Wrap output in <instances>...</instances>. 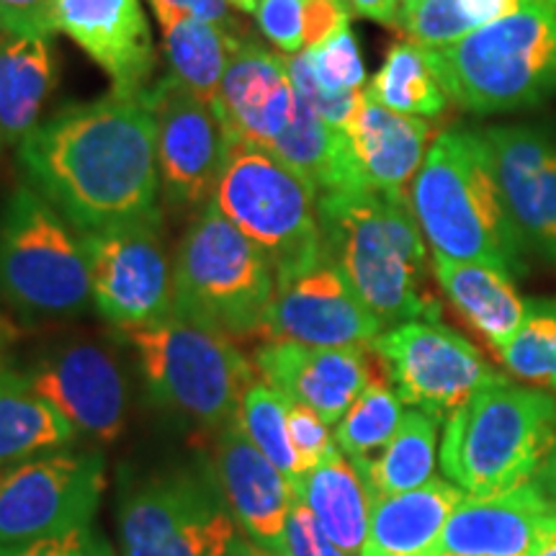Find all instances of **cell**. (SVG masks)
Instances as JSON below:
<instances>
[{"instance_id": "obj_1", "label": "cell", "mask_w": 556, "mask_h": 556, "mask_svg": "<svg viewBox=\"0 0 556 556\" xmlns=\"http://www.w3.org/2000/svg\"><path fill=\"white\" fill-rule=\"evenodd\" d=\"M18 160L34 191L78 232L160 217L155 122L144 93L58 111L18 144Z\"/></svg>"}, {"instance_id": "obj_2", "label": "cell", "mask_w": 556, "mask_h": 556, "mask_svg": "<svg viewBox=\"0 0 556 556\" xmlns=\"http://www.w3.org/2000/svg\"><path fill=\"white\" fill-rule=\"evenodd\" d=\"M328 261L384 328L407 319H438L428 291L426 238L402 199L368 189L317 197Z\"/></svg>"}, {"instance_id": "obj_3", "label": "cell", "mask_w": 556, "mask_h": 556, "mask_svg": "<svg viewBox=\"0 0 556 556\" xmlns=\"http://www.w3.org/2000/svg\"><path fill=\"white\" fill-rule=\"evenodd\" d=\"M407 204L433 255L482 263L505 276L520 270L523 240L505 208L482 131H441L409 184Z\"/></svg>"}, {"instance_id": "obj_4", "label": "cell", "mask_w": 556, "mask_h": 556, "mask_svg": "<svg viewBox=\"0 0 556 556\" xmlns=\"http://www.w3.org/2000/svg\"><path fill=\"white\" fill-rule=\"evenodd\" d=\"M554 448V397L500 379L448 415L441 469L469 497H490L531 482Z\"/></svg>"}, {"instance_id": "obj_5", "label": "cell", "mask_w": 556, "mask_h": 556, "mask_svg": "<svg viewBox=\"0 0 556 556\" xmlns=\"http://www.w3.org/2000/svg\"><path fill=\"white\" fill-rule=\"evenodd\" d=\"M428 58L462 109L503 114L536 106L556 93V5L526 0L456 45L428 50Z\"/></svg>"}, {"instance_id": "obj_6", "label": "cell", "mask_w": 556, "mask_h": 556, "mask_svg": "<svg viewBox=\"0 0 556 556\" xmlns=\"http://www.w3.org/2000/svg\"><path fill=\"white\" fill-rule=\"evenodd\" d=\"M274 294L268 255L217 206L201 208L173 258L170 315L245 338L263 332Z\"/></svg>"}, {"instance_id": "obj_7", "label": "cell", "mask_w": 556, "mask_h": 556, "mask_svg": "<svg viewBox=\"0 0 556 556\" xmlns=\"http://www.w3.org/2000/svg\"><path fill=\"white\" fill-rule=\"evenodd\" d=\"M212 206L268 255L276 283L325 261L315 189L266 148L229 144Z\"/></svg>"}, {"instance_id": "obj_8", "label": "cell", "mask_w": 556, "mask_h": 556, "mask_svg": "<svg viewBox=\"0 0 556 556\" xmlns=\"http://www.w3.org/2000/svg\"><path fill=\"white\" fill-rule=\"evenodd\" d=\"M119 332L135 348L152 400L204 426L225 428L238 417L255 374L232 338L176 315Z\"/></svg>"}, {"instance_id": "obj_9", "label": "cell", "mask_w": 556, "mask_h": 556, "mask_svg": "<svg viewBox=\"0 0 556 556\" xmlns=\"http://www.w3.org/2000/svg\"><path fill=\"white\" fill-rule=\"evenodd\" d=\"M0 294L26 317L80 315L93 302L83 235L26 186L0 217Z\"/></svg>"}, {"instance_id": "obj_10", "label": "cell", "mask_w": 556, "mask_h": 556, "mask_svg": "<svg viewBox=\"0 0 556 556\" xmlns=\"http://www.w3.org/2000/svg\"><path fill=\"white\" fill-rule=\"evenodd\" d=\"M238 536V520L208 469L152 477L122 505V556H227Z\"/></svg>"}, {"instance_id": "obj_11", "label": "cell", "mask_w": 556, "mask_h": 556, "mask_svg": "<svg viewBox=\"0 0 556 556\" xmlns=\"http://www.w3.org/2000/svg\"><path fill=\"white\" fill-rule=\"evenodd\" d=\"M99 454H45L0 471V548L93 523L106 475Z\"/></svg>"}, {"instance_id": "obj_12", "label": "cell", "mask_w": 556, "mask_h": 556, "mask_svg": "<svg viewBox=\"0 0 556 556\" xmlns=\"http://www.w3.org/2000/svg\"><path fill=\"white\" fill-rule=\"evenodd\" d=\"M394 392L405 405L443 417L475 397L479 389L505 379L482 353L438 319H407L374 340Z\"/></svg>"}, {"instance_id": "obj_13", "label": "cell", "mask_w": 556, "mask_h": 556, "mask_svg": "<svg viewBox=\"0 0 556 556\" xmlns=\"http://www.w3.org/2000/svg\"><path fill=\"white\" fill-rule=\"evenodd\" d=\"M80 235L93 304L106 323L124 330L170 315L173 263L163 240V214Z\"/></svg>"}, {"instance_id": "obj_14", "label": "cell", "mask_w": 556, "mask_h": 556, "mask_svg": "<svg viewBox=\"0 0 556 556\" xmlns=\"http://www.w3.org/2000/svg\"><path fill=\"white\" fill-rule=\"evenodd\" d=\"M152 122L160 186L173 208L197 212L212 204L227 157V137L214 109L173 75L144 90Z\"/></svg>"}, {"instance_id": "obj_15", "label": "cell", "mask_w": 556, "mask_h": 556, "mask_svg": "<svg viewBox=\"0 0 556 556\" xmlns=\"http://www.w3.org/2000/svg\"><path fill=\"white\" fill-rule=\"evenodd\" d=\"M384 323L361 302L325 255L317 266L276 283L263 332L317 348H374Z\"/></svg>"}, {"instance_id": "obj_16", "label": "cell", "mask_w": 556, "mask_h": 556, "mask_svg": "<svg viewBox=\"0 0 556 556\" xmlns=\"http://www.w3.org/2000/svg\"><path fill=\"white\" fill-rule=\"evenodd\" d=\"M31 387L96 441H116L127 422V384L106 348L73 340L54 348L26 374Z\"/></svg>"}, {"instance_id": "obj_17", "label": "cell", "mask_w": 556, "mask_h": 556, "mask_svg": "<svg viewBox=\"0 0 556 556\" xmlns=\"http://www.w3.org/2000/svg\"><path fill=\"white\" fill-rule=\"evenodd\" d=\"M505 208L523 245L556 261V139L533 127L482 131Z\"/></svg>"}, {"instance_id": "obj_18", "label": "cell", "mask_w": 556, "mask_h": 556, "mask_svg": "<svg viewBox=\"0 0 556 556\" xmlns=\"http://www.w3.org/2000/svg\"><path fill=\"white\" fill-rule=\"evenodd\" d=\"M65 34L114 80V93L142 96L155 70V39L139 0H58Z\"/></svg>"}, {"instance_id": "obj_19", "label": "cell", "mask_w": 556, "mask_h": 556, "mask_svg": "<svg viewBox=\"0 0 556 556\" xmlns=\"http://www.w3.org/2000/svg\"><path fill=\"white\" fill-rule=\"evenodd\" d=\"M371 348H317L294 340H268L255 351V366L283 397L338 426L358 394L371 384Z\"/></svg>"}, {"instance_id": "obj_20", "label": "cell", "mask_w": 556, "mask_h": 556, "mask_svg": "<svg viewBox=\"0 0 556 556\" xmlns=\"http://www.w3.org/2000/svg\"><path fill=\"white\" fill-rule=\"evenodd\" d=\"M294 103L296 90L287 58L245 37L229 60L212 109L225 129L227 144L248 142L268 150L289 127Z\"/></svg>"}, {"instance_id": "obj_21", "label": "cell", "mask_w": 556, "mask_h": 556, "mask_svg": "<svg viewBox=\"0 0 556 556\" xmlns=\"http://www.w3.org/2000/svg\"><path fill=\"white\" fill-rule=\"evenodd\" d=\"M214 475L242 533L270 556H287V523L294 492L287 477L250 441L240 417L222 428Z\"/></svg>"}, {"instance_id": "obj_22", "label": "cell", "mask_w": 556, "mask_h": 556, "mask_svg": "<svg viewBox=\"0 0 556 556\" xmlns=\"http://www.w3.org/2000/svg\"><path fill=\"white\" fill-rule=\"evenodd\" d=\"M343 131L364 189L402 201H407L409 184L438 137L430 119L397 114L366 90Z\"/></svg>"}, {"instance_id": "obj_23", "label": "cell", "mask_w": 556, "mask_h": 556, "mask_svg": "<svg viewBox=\"0 0 556 556\" xmlns=\"http://www.w3.org/2000/svg\"><path fill=\"white\" fill-rule=\"evenodd\" d=\"M552 518L536 484L490 497H464L428 556H528Z\"/></svg>"}, {"instance_id": "obj_24", "label": "cell", "mask_w": 556, "mask_h": 556, "mask_svg": "<svg viewBox=\"0 0 556 556\" xmlns=\"http://www.w3.org/2000/svg\"><path fill=\"white\" fill-rule=\"evenodd\" d=\"M464 497L467 492L446 479H430L417 490L377 497L358 556H428Z\"/></svg>"}, {"instance_id": "obj_25", "label": "cell", "mask_w": 556, "mask_h": 556, "mask_svg": "<svg viewBox=\"0 0 556 556\" xmlns=\"http://www.w3.org/2000/svg\"><path fill=\"white\" fill-rule=\"evenodd\" d=\"M438 287L454 309L500 353L526 319L528 304L518 296L510 276L482 263L448 261L433 255Z\"/></svg>"}, {"instance_id": "obj_26", "label": "cell", "mask_w": 556, "mask_h": 556, "mask_svg": "<svg viewBox=\"0 0 556 556\" xmlns=\"http://www.w3.org/2000/svg\"><path fill=\"white\" fill-rule=\"evenodd\" d=\"M294 497L309 507V513L328 533V539L345 556H358L371 523V495L364 477L338 446L299 479Z\"/></svg>"}, {"instance_id": "obj_27", "label": "cell", "mask_w": 556, "mask_h": 556, "mask_svg": "<svg viewBox=\"0 0 556 556\" xmlns=\"http://www.w3.org/2000/svg\"><path fill=\"white\" fill-rule=\"evenodd\" d=\"M58 86V60L47 37L0 41V144H18L39 127L41 109Z\"/></svg>"}, {"instance_id": "obj_28", "label": "cell", "mask_w": 556, "mask_h": 556, "mask_svg": "<svg viewBox=\"0 0 556 556\" xmlns=\"http://www.w3.org/2000/svg\"><path fill=\"white\" fill-rule=\"evenodd\" d=\"M268 150L307 180L317 197L330 191L364 189L345 131L330 127L299 93L289 127Z\"/></svg>"}, {"instance_id": "obj_29", "label": "cell", "mask_w": 556, "mask_h": 556, "mask_svg": "<svg viewBox=\"0 0 556 556\" xmlns=\"http://www.w3.org/2000/svg\"><path fill=\"white\" fill-rule=\"evenodd\" d=\"M73 422L50 405L26 374L0 364V471L73 443Z\"/></svg>"}, {"instance_id": "obj_30", "label": "cell", "mask_w": 556, "mask_h": 556, "mask_svg": "<svg viewBox=\"0 0 556 556\" xmlns=\"http://www.w3.org/2000/svg\"><path fill=\"white\" fill-rule=\"evenodd\" d=\"M170 75L193 96L214 106L219 83L232 54L242 45L238 26L208 24L199 18H170L160 24Z\"/></svg>"}, {"instance_id": "obj_31", "label": "cell", "mask_w": 556, "mask_h": 556, "mask_svg": "<svg viewBox=\"0 0 556 556\" xmlns=\"http://www.w3.org/2000/svg\"><path fill=\"white\" fill-rule=\"evenodd\" d=\"M435 441L438 417L422 409L405 413L387 448L377 458L356 467L364 477L371 503L377 497L400 495L428 484L435 469Z\"/></svg>"}, {"instance_id": "obj_32", "label": "cell", "mask_w": 556, "mask_h": 556, "mask_svg": "<svg viewBox=\"0 0 556 556\" xmlns=\"http://www.w3.org/2000/svg\"><path fill=\"white\" fill-rule=\"evenodd\" d=\"M366 93L381 106L397 114L435 119L448 106V93L430 65L426 47L397 41L387 54L384 65L366 86Z\"/></svg>"}, {"instance_id": "obj_33", "label": "cell", "mask_w": 556, "mask_h": 556, "mask_svg": "<svg viewBox=\"0 0 556 556\" xmlns=\"http://www.w3.org/2000/svg\"><path fill=\"white\" fill-rule=\"evenodd\" d=\"M523 3L526 0H417L402 5L397 29L417 47L441 50L518 11Z\"/></svg>"}, {"instance_id": "obj_34", "label": "cell", "mask_w": 556, "mask_h": 556, "mask_svg": "<svg viewBox=\"0 0 556 556\" xmlns=\"http://www.w3.org/2000/svg\"><path fill=\"white\" fill-rule=\"evenodd\" d=\"M345 0H261L255 24L283 52H304L348 29Z\"/></svg>"}, {"instance_id": "obj_35", "label": "cell", "mask_w": 556, "mask_h": 556, "mask_svg": "<svg viewBox=\"0 0 556 556\" xmlns=\"http://www.w3.org/2000/svg\"><path fill=\"white\" fill-rule=\"evenodd\" d=\"M402 417V400L392 387L381 379H371L358 400L353 402L351 409L338 422L336 446L351 458L353 467L377 458L387 443L397 433Z\"/></svg>"}, {"instance_id": "obj_36", "label": "cell", "mask_w": 556, "mask_h": 556, "mask_svg": "<svg viewBox=\"0 0 556 556\" xmlns=\"http://www.w3.org/2000/svg\"><path fill=\"white\" fill-rule=\"evenodd\" d=\"M240 426L263 456L287 477L291 492L302 479L296 451L289 435V397H283L268 381L255 379L242 397Z\"/></svg>"}, {"instance_id": "obj_37", "label": "cell", "mask_w": 556, "mask_h": 556, "mask_svg": "<svg viewBox=\"0 0 556 556\" xmlns=\"http://www.w3.org/2000/svg\"><path fill=\"white\" fill-rule=\"evenodd\" d=\"M500 358L528 384L556 389V302L528 304L523 325Z\"/></svg>"}, {"instance_id": "obj_38", "label": "cell", "mask_w": 556, "mask_h": 556, "mask_svg": "<svg viewBox=\"0 0 556 556\" xmlns=\"http://www.w3.org/2000/svg\"><path fill=\"white\" fill-rule=\"evenodd\" d=\"M319 86L330 93H351L366 88V67L351 29L338 31L323 45L304 50Z\"/></svg>"}, {"instance_id": "obj_39", "label": "cell", "mask_w": 556, "mask_h": 556, "mask_svg": "<svg viewBox=\"0 0 556 556\" xmlns=\"http://www.w3.org/2000/svg\"><path fill=\"white\" fill-rule=\"evenodd\" d=\"M289 435L291 446L296 451L299 467L302 475L315 464L323 462L328 456V451L336 446V438L330 435V426L319 417L315 409L307 405H299V402L289 400Z\"/></svg>"}, {"instance_id": "obj_40", "label": "cell", "mask_w": 556, "mask_h": 556, "mask_svg": "<svg viewBox=\"0 0 556 556\" xmlns=\"http://www.w3.org/2000/svg\"><path fill=\"white\" fill-rule=\"evenodd\" d=\"M58 0H0V34L5 37H50Z\"/></svg>"}, {"instance_id": "obj_41", "label": "cell", "mask_w": 556, "mask_h": 556, "mask_svg": "<svg viewBox=\"0 0 556 556\" xmlns=\"http://www.w3.org/2000/svg\"><path fill=\"white\" fill-rule=\"evenodd\" d=\"M0 556H114V552H111L101 533L86 526L62 533V536L34 541V544L26 546L0 548Z\"/></svg>"}, {"instance_id": "obj_42", "label": "cell", "mask_w": 556, "mask_h": 556, "mask_svg": "<svg viewBox=\"0 0 556 556\" xmlns=\"http://www.w3.org/2000/svg\"><path fill=\"white\" fill-rule=\"evenodd\" d=\"M287 556H345L319 528L302 500H291L287 523Z\"/></svg>"}, {"instance_id": "obj_43", "label": "cell", "mask_w": 556, "mask_h": 556, "mask_svg": "<svg viewBox=\"0 0 556 556\" xmlns=\"http://www.w3.org/2000/svg\"><path fill=\"white\" fill-rule=\"evenodd\" d=\"M157 24L170 18H199L208 24L238 26L232 18V5L227 0H150Z\"/></svg>"}, {"instance_id": "obj_44", "label": "cell", "mask_w": 556, "mask_h": 556, "mask_svg": "<svg viewBox=\"0 0 556 556\" xmlns=\"http://www.w3.org/2000/svg\"><path fill=\"white\" fill-rule=\"evenodd\" d=\"M348 9L358 16L377 21V24L397 29L400 21V0H345Z\"/></svg>"}, {"instance_id": "obj_45", "label": "cell", "mask_w": 556, "mask_h": 556, "mask_svg": "<svg viewBox=\"0 0 556 556\" xmlns=\"http://www.w3.org/2000/svg\"><path fill=\"white\" fill-rule=\"evenodd\" d=\"M533 484H536V490L541 492V497L546 500L548 510H552V516H556V448L548 454V458L544 464H541L536 475L531 479Z\"/></svg>"}, {"instance_id": "obj_46", "label": "cell", "mask_w": 556, "mask_h": 556, "mask_svg": "<svg viewBox=\"0 0 556 556\" xmlns=\"http://www.w3.org/2000/svg\"><path fill=\"white\" fill-rule=\"evenodd\" d=\"M528 556H556V516H552L541 528L536 544Z\"/></svg>"}, {"instance_id": "obj_47", "label": "cell", "mask_w": 556, "mask_h": 556, "mask_svg": "<svg viewBox=\"0 0 556 556\" xmlns=\"http://www.w3.org/2000/svg\"><path fill=\"white\" fill-rule=\"evenodd\" d=\"M227 556H270L266 548H261L258 544H253L248 536H238L235 539L232 548H229Z\"/></svg>"}, {"instance_id": "obj_48", "label": "cell", "mask_w": 556, "mask_h": 556, "mask_svg": "<svg viewBox=\"0 0 556 556\" xmlns=\"http://www.w3.org/2000/svg\"><path fill=\"white\" fill-rule=\"evenodd\" d=\"M227 3L235 5V9L245 11V13H255V11H258L261 0H227Z\"/></svg>"}, {"instance_id": "obj_49", "label": "cell", "mask_w": 556, "mask_h": 556, "mask_svg": "<svg viewBox=\"0 0 556 556\" xmlns=\"http://www.w3.org/2000/svg\"><path fill=\"white\" fill-rule=\"evenodd\" d=\"M413 3H417V0H400V9L402 5H413Z\"/></svg>"}, {"instance_id": "obj_50", "label": "cell", "mask_w": 556, "mask_h": 556, "mask_svg": "<svg viewBox=\"0 0 556 556\" xmlns=\"http://www.w3.org/2000/svg\"><path fill=\"white\" fill-rule=\"evenodd\" d=\"M0 351H3V328H0Z\"/></svg>"}, {"instance_id": "obj_51", "label": "cell", "mask_w": 556, "mask_h": 556, "mask_svg": "<svg viewBox=\"0 0 556 556\" xmlns=\"http://www.w3.org/2000/svg\"><path fill=\"white\" fill-rule=\"evenodd\" d=\"M548 3H554V5H556V0H548Z\"/></svg>"}, {"instance_id": "obj_52", "label": "cell", "mask_w": 556, "mask_h": 556, "mask_svg": "<svg viewBox=\"0 0 556 556\" xmlns=\"http://www.w3.org/2000/svg\"><path fill=\"white\" fill-rule=\"evenodd\" d=\"M0 148H3V144H0Z\"/></svg>"}]
</instances>
